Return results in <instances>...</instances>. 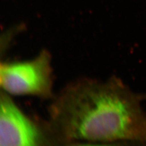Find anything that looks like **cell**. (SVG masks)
<instances>
[{
    "instance_id": "cell-2",
    "label": "cell",
    "mask_w": 146,
    "mask_h": 146,
    "mask_svg": "<svg viewBox=\"0 0 146 146\" xmlns=\"http://www.w3.org/2000/svg\"><path fill=\"white\" fill-rule=\"evenodd\" d=\"M1 86L13 95L43 96L51 87L49 54L43 52L33 60L0 63Z\"/></svg>"
},
{
    "instance_id": "cell-4",
    "label": "cell",
    "mask_w": 146,
    "mask_h": 146,
    "mask_svg": "<svg viewBox=\"0 0 146 146\" xmlns=\"http://www.w3.org/2000/svg\"><path fill=\"white\" fill-rule=\"evenodd\" d=\"M66 146H146V143L135 141H121L111 143H80Z\"/></svg>"
},
{
    "instance_id": "cell-6",
    "label": "cell",
    "mask_w": 146,
    "mask_h": 146,
    "mask_svg": "<svg viewBox=\"0 0 146 146\" xmlns=\"http://www.w3.org/2000/svg\"><path fill=\"white\" fill-rule=\"evenodd\" d=\"M144 96H145V100H146V91L144 93Z\"/></svg>"
},
{
    "instance_id": "cell-1",
    "label": "cell",
    "mask_w": 146,
    "mask_h": 146,
    "mask_svg": "<svg viewBox=\"0 0 146 146\" xmlns=\"http://www.w3.org/2000/svg\"><path fill=\"white\" fill-rule=\"evenodd\" d=\"M144 93L120 77L87 80L72 86L58 101L57 122L66 138L92 143H146Z\"/></svg>"
},
{
    "instance_id": "cell-3",
    "label": "cell",
    "mask_w": 146,
    "mask_h": 146,
    "mask_svg": "<svg viewBox=\"0 0 146 146\" xmlns=\"http://www.w3.org/2000/svg\"><path fill=\"white\" fill-rule=\"evenodd\" d=\"M42 133L7 95L0 94V146H42Z\"/></svg>"
},
{
    "instance_id": "cell-7",
    "label": "cell",
    "mask_w": 146,
    "mask_h": 146,
    "mask_svg": "<svg viewBox=\"0 0 146 146\" xmlns=\"http://www.w3.org/2000/svg\"><path fill=\"white\" fill-rule=\"evenodd\" d=\"M0 86H1V82H0Z\"/></svg>"
},
{
    "instance_id": "cell-5",
    "label": "cell",
    "mask_w": 146,
    "mask_h": 146,
    "mask_svg": "<svg viewBox=\"0 0 146 146\" xmlns=\"http://www.w3.org/2000/svg\"><path fill=\"white\" fill-rule=\"evenodd\" d=\"M11 35L12 33H8L7 34L0 36V49H1L3 46L6 45L8 41L11 40Z\"/></svg>"
}]
</instances>
